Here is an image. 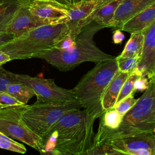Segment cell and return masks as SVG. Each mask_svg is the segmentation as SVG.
Segmentation results:
<instances>
[{
  "label": "cell",
  "mask_w": 155,
  "mask_h": 155,
  "mask_svg": "<svg viewBox=\"0 0 155 155\" xmlns=\"http://www.w3.org/2000/svg\"><path fill=\"white\" fill-rule=\"evenodd\" d=\"M118 70L124 73H131L137 67L140 61L139 58H120L116 57Z\"/></svg>",
  "instance_id": "cell-24"
},
{
  "label": "cell",
  "mask_w": 155,
  "mask_h": 155,
  "mask_svg": "<svg viewBox=\"0 0 155 155\" xmlns=\"http://www.w3.org/2000/svg\"><path fill=\"white\" fill-rule=\"evenodd\" d=\"M104 27L93 21L85 27L74 40L69 50L53 48L36 56L45 60L61 71L71 70L82 62H93L96 64L114 56L101 50L95 44V34Z\"/></svg>",
  "instance_id": "cell-3"
},
{
  "label": "cell",
  "mask_w": 155,
  "mask_h": 155,
  "mask_svg": "<svg viewBox=\"0 0 155 155\" xmlns=\"http://www.w3.org/2000/svg\"><path fill=\"white\" fill-rule=\"evenodd\" d=\"M101 147H102L103 149V155H120L117 150L108 145H104Z\"/></svg>",
  "instance_id": "cell-34"
},
{
  "label": "cell",
  "mask_w": 155,
  "mask_h": 155,
  "mask_svg": "<svg viewBox=\"0 0 155 155\" xmlns=\"http://www.w3.org/2000/svg\"><path fill=\"white\" fill-rule=\"evenodd\" d=\"M103 1V2H104V4H106L107 2H108V1H111V0H102Z\"/></svg>",
  "instance_id": "cell-38"
},
{
  "label": "cell",
  "mask_w": 155,
  "mask_h": 155,
  "mask_svg": "<svg viewBox=\"0 0 155 155\" xmlns=\"http://www.w3.org/2000/svg\"><path fill=\"white\" fill-rule=\"evenodd\" d=\"M123 0H111L101 5L97 10L94 21L105 27H110L114 13Z\"/></svg>",
  "instance_id": "cell-18"
},
{
  "label": "cell",
  "mask_w": 155,
  "mask_h": 155,
  "mask_svg": "<svg viewBox=\"0 0 155 155\" xmlns=\"http://www.w3.org/2000/svg\"><path fill=\"white\" fill-rule=\"evenodd\" d=\"M16 78L35 91L36 103H66L77 100L73 89L58 86L54 79L19 74H16Z\"/></svg>",
  "instance_id": "cell-8"
},
{
  "label": "cell",
  "mask_w": 155,
  "mask_h": 155,
  "mask_svg": "<svg viewBox=\"0 0 155 155\" xmlns=\"http://www.w3.org/2000/svg\"><path fill=\"white\" fill-rule=\"evenodd\" d=\"M6 91L24 105H27L29 100L35 96V91L31 88L20 82L10 84Z\"/></svg>",
  "instance_id": "cell-20"
},
{
  "label": "cell",
  "mask_w": 155,
  "mask_h": 155,
  "mask_svg": "<svg viewBox=\"0 0 155 155\" xmlns=\"http://www.w3.org/2000/svg\"><path fill=\"white\" fill-rule=\"evenodd\" d=\"M68 35L65 23L40 26L27 31L0 47L12 61L36 58L38 55L55 48Z\"/></svg>",
  "instance_id": "cell-4"
},
{
  "label": "cell",
  "mask_w": 155,
  "mask_h": 155,
  "mask_svg": "<svg viewBox=\"0 0 155 155\" xmlns=\"http://www.w3.org/2000/svg\"><path fill=\"white\" fill-rule=\"evenodd\" d=\"M144 36L142 32L132 33L124 49L120 55V58H139L140 59L143 47Z\"/></svg>",
  "instance_id": "cell-19"
},
{
  "label": "cell",
  "mask_w": 155,
  "mask_h": 155,
  "mask_svg": "<svg viewBox=\"0 0 155 155\" xmlns=\"http://www.w3.org/2000/svg\"><path fill=\"white\" fill-rule=\"evenodd\" d=\"M153 133L154 134H155V127L154 128V129H153Z\"/></svg>",
  "instance_id": "cell-39"
},
{
  "label": "cell",
  "mask_w": 155,
  "mask_h": 155,
  "mask_svg": "<svg viewBox=\"0 0 155 155\" xmlns=\"http://www.w3.org/2000/svg\"><path fill=\"white\" fill-rule=\"evenodd\" d=\"M26 105L0 107V131L39 151L42 148V139L35 134L22 119Z\"/></svg>",
  "instance_id": "cell-7"
},
{
  "label": "cell",
  "mask_w": 155,
  "mask_h": 155,
  "mask_svg": "<svg viewBox=\"0 0 155 155\" xmlns=\"http://www.w3.org/2000/svg\"><path fill=\"white\" fill-rule=\"evenodd\" d=\"M154 2L155 0H123L114 13L110 27L120 30L126 22Z\"/></svg>",
  "instance_id": "cell-14"
},
{
  "label": "cell",
  "mask_w": 155,
  "mask_h": 155,
  "mask_svg": "<svg viewBox=\"0 0 155 155\" xmlns=\"http://www.w3.org/2000/svg\"><path fill=\"white\" fill-rule=\"evenodd\" d=\"M119 152V153L120 154V155H130L126 153H124V152H122V151H117Z\"/></svg>",
  "instance_id": "cell-37"
},
{
  "label": "cell",
  "mask_w": 155,
  "mask_h": 155,
  "mask_svg": "<svg viewBox=\"0 0 155 155\" xmlns=\"http://www.w3.org/2000/svg\"><path fill=\"white\" fill-rule=\"evenodd\" d=\"M24 105L6 91H0V107H7Z\"/></svg>",
  "instance_id": "cell-27"
},
{
  "label": "cell",
  "mask_w": 155,
  "mask_h": 155,
  "mask_svg": "<svg viewBox=\"0 0 155 155\" xmlns=\"http://www.w3.org/2000/svg\"><path fill=\"white\" fill-rule=\"evenodd\" d=\"M130 73L122 72L118 70L110 81L102 99V106L104 112L113 108L116 104L121 88Z\"/></svg>",
  "instance_id": "cell-15"
},
{
  "label": "cell",
  "mask_w": 155,
  "mask_h": 155,
  "mask_svg": "<svg viewBox=\"0 0 155 155\" xmlns=\"http://www.w3.org/2000/svg\"><path fill=\"white\" fill-rule=\"evenodd\" d=\"M124 38L125 36H124V35L122 33V30H116L113 32V40L114 44H120L124 39Z\"/></svg>",
  "instance_id": "cell-32"
},
{
  "label": "cell",
  "mask_w": 155,
  "mask_h": 155,
  "mask_svg": "<svg viewBox=\"0 0 155 155\" xmlns=\"http://www.w3.org/2000/svg\"><path fill=\"white\" fill-rule=\"evenodd\" d=\"M103 4L102 0H80L68 5V19L65 24L68 35L73 40L85 27L94 21L97 8Z\"/></svg>",
  "instance_id": "cell-9"
},
{
  "label": "cell",
  "mask_w": 155,
  "mask_h": 155,
  "mask_svg": "<svg viewBox=\"0 0 155 155\" xmlns=\"http://www.w3.org/2000/svg\"><path fill=\"white\" fill-rule=\"evenodd\" d=\"M63 4L67 5H71L73 4H74L75 2L74 0H56Z\"/></svg>",
  "instance_id": "cell-36"
},
{
  "label": "cell",
  "mask_w": 155,
  "mask_h": 155,
  "mask_svg": "<svg viewBox=\"0 0 155 155\" xmlns=\"http://www.w3.org/2000/svg\"><path fill=\"white\" fill-rule=\"evenodd\" d=\"M142 76H143L142 72L140 71L137 67L130 73L128 78L125 81L121 88L116 103L124 99L133 92H136V90H134V83L138 78Z\"/></svg>",
  "instance_id": "cell-22"
},
{
  "label": "cell",
  "mask_w": 155,
  "mask_h": 155,
  "mask_svg": "<svg viewBox=\"0 0 155 155\" xmlns=\"http://www.w3.org/2000/svg\"><path fill=\"white\" fill-rule=\"evenodd\" d=\"M0 148L11 151L20 154H25L27 149L25 146L21 143L13 140V139L7 136L0 131Z\"/></svg>",
  "instance_id": "cell-23"
},
{
  "label": "cell",
  "mask_w": 155,
  "mask_h": 155,
  "mask_svg": "<svg viewBox=\"0 0 155 155\" xmlns=\"http://www.w3.org/2000/svg\"><path fill=\"white\" fill-rule=\"evenodd\" d=\"M142 33L144 36L142 55L137 68L150 81H155V21Z\"/></svg>",
  "instance_id": "cell-12"
},
{
  "label": "cell",
  "mask_w": 155,
  "mask_h": 155,
  "mask_svg": "<svg viewBox=\"0 0 155 155\" xmlns=\"http://www.w3.org/2000/svg\"><path fill=\"white\" fill-rule=\"evenodd\" d=\"M154 21L155 2L126 22L120 30L130 33L142 32Z\"/></svg>",
  "instance_id": "cell-16"
},
{
  "label": "cell",
  "mask_w": 155,
  "mask_h": 155,
  "mask_svg": "<svg viewBox=\"0 0 155 155\" xmlns=\"http://www.w3.org/2000/svg\"><path fill=\"white\" fill-rule=\"evenodd\" d=\"M12 61L8 54L5 52L0 50V66L6 64L7 62Z\"/></svg>",
  "instance_id": "cell-35"
},
{
  "label": "cell",
  "mask_w": 155,
  "mask_h": 155,
  "mask_svg": "<svg viewBox=\"0 0 155 155\" xmlns=\"http://www.w3.org/2000/svg\"><path fill=\"white\" fill-rule=\"evenodd\" d=\"M99 118V127L113 130L120 125L123 116L113 107L106 110Z\"/></svg>",
  "instance_id": "cell-21"
},
{
  "label": "cell",
  "mask_w": 155,
  "mask_h": 155,
  "mask_svg": "<svg viewBox=\"0 0 155 155\" xmlns=\"http://www.w3.org/2000/svg\"><path fill=\"white\" fill-rule=\"evenodd\" d=\"M28 8L32 15L49 24L65 23L68 19V5L56 0H32Z\"/></svg>",
  "instance_id": "cell-11"
},
{
  "label": "cell",
  "mask_w": 155,
  "mask_h": 155,
  "mask_svg": "<svg viewBox=\"0 0 155 155\" xmlns=\"http://www.w3.org/2000/svg\"><path fill=\"white\" fill-rule=\"evenodd\" d=\"M32 0H0V31L5 28L16 13Z\"/></svg>",
  "instance_id": "cell-17"
},
{
  "label": "cell",
  "mask_w": 155,
  "mask_h": 155,
  "mask_svg": "<svg viewBox=\"0 0 155 155\" xmlns=\"http://www.w3.org/2000/svg\"><path fill=\"white\" fill-rule=\"evenodd\" d=\"M29 4L22 6L16 13L5 28V31L13 35L15 38L40 26L49 25L32 15L28 8Z\"/></svg>",
  "instance_id": "cell-13"
},
{
  "label": "cell",
  "mask_w": 155,
  "mask_h": 155,
  "mask_svg": "<svg viewBox=\"0 0 155 155\" xmlns=\"http://www.w3.org/2000/svg\"><path fill=\"white\" fill-rule=\"evenodd\" d=\"M154 127L155 81H150L148 88L123 116L117 128L111 130L98 127L93 138V146L101 147L116 139L153 132Z\"/></svg>",
  "instance_id": "cell-2"
},
{
  "label": "cell",
  "mask_w": 155,
  "mask_h": 155,
  "mask_svg": "<svg viewBox=\"0 0 155 155\" xmlns=\"http://www.w3.org/2000/svg\"><path fill=\"white\" fill-rule=\"evenodd\" d=\"M19 82L16 78V74L8 71L0 66V91H6L12 84Z\"/></svg>",
  "instance_id": "cell-26"
},
{
  "label": "cell",
  "mask_w": 155,
  "mask_h": 155,
  "mask_svg": "<svg viewBox=\"0 0 155 155\" xmlns=\"http://www.w3.org/2000/svg\"><path fill=\"white\" fill-rule=\"evenodd\" d=\"M117 70L116 57L99 62L84 75L73 88L82 107L95 119L104 113L102 106V96Z\"/></svg>",
  "instance_id": "cell-5"
},
{
  "label": "cell",
  "mask_w": 155,
  "mask_h": 155,
  "mask_svg": "<svg viewBox=\"0 0 155 155\" xmlns=\"http://www.w3.org/2000/svg\"><path fill=\"white\" fill-rule=\"evenodd\" d=\"M103 149L102 147L93 146L81 155H103Z\"/></svg>",
  "instance_id": "cell-31"
},
{
  "label": "cell",
  "mask_w": 155,
  "mask_h": 155,
  "mask_svg": "<svg viewBox=\"0 0 155 155\" xmlns=\"http://www.w3.org/2000/svg\"><path fill=\"white\" fill-rule=\"evenodd\" d=\"M40 155H71L68 153H62L54 150H44L42 149L39 151Z\"/></svg>",
  "instance_id": "cell-33"
},
{
  "label": "cell",
  "mask_w": 155,
  "mask_h": 155,
  "mask_svg": "<svg viewBox=\"0 0 155 155\" xmlns=\"http://www.w3.org/2000/svg\"><path fill=\"white\" fill-rule=\"evenodd\" d=\"M135 92H133L124 99L116 103L113 108L116 110L122 116H124L136 104L137 99L134 97Z\"/></svg>",
  "instance_id": "cell-25"
},
{
  "label": "cell",
  "mask_w": 155,
  "mask_h": 155,
  "mask_svg": "<svg viewBox=\"0 0 155 155\" xmlns=\"http://www.w3.org/2000/svg\"><path fill=\"white\" fill-rule=\"evenodd\" d=\"M95 120L85 109L68 112L42 137L41 150L81 155L93 147Z\"/></svg>",
  "instance_id": "cell-1"
},
{
  "label": "cell",
  "mask_w": 155,
  "mask_h": 155,
  "mask_svg": "<svg viewBox=\"0 0 155 155\" xmlns=\"http://www.w3.org/2000/svg\"><path fill=\"white\" fill-rule=\"evenodd\" d=\"M74 44V40H73L69 35H68L65 39L62 40L58 44L56 48L62 49V50H69Z\"/></svg>",
  "instance_id": "cell-29"
},
{
  "label": "cell",
  "mask_w": 155,
  "mask_h": 155,
  "mask_svg": "<svg viewBox=\"0 0 155 155\" xmlns=\"http://www.w3.org/2000/svg\"><path fill=\"white\" fill-rule=\"evenodd\" d=\"M15 38V36L12 34L7 33L6 31H0V47L10 42Z\"/></svg>",
  "instance_id": "cell-30"
},
{
  "label": "cell",
  "mask_w": 155,
  "mask_h": 155,
  "mask_svg": "<svg viewBox=\"0 0 155 155\" xmlns=\"http://www.w3.org/2000/svg\"><path fill=\"white\" fill-rule=\"evenodd\" d=\"M105 145L130 155H155V134L142 133L116 139Z\"/></svg>",
  "instance_id": "cell-10"
},
{
  "label": "cell",
  "mask_w": 155,
  "mask_h": 155,
  "mask_svg": "<svg viewBox=\"0 0 155 155\" xmlns=\"http://www.w3.org/2000/svg\"><path fill=\"white\" fill-rule=\"evenodd\" d=\"M81 108L78 100L66 103L35 102L31 105L27 104L22 114V119L35 134L42 139L65 114Z\"/></svg>",
  "instance_id": "cell-6"
},
{
  "label": "cell",
  "mask_w": 155,
  "mask_h": 155,
  "mask_svg": "<svg viewBox=\"0 0 155 155\" xmlns=\"http://www.w3.org/2000/svg\"><path fill=\"white\" fill-rule=\"evenodd\" d=\"M149 86V80L147 76H142L138 78L134 83V90L136 91H145Z\"/></svg>",
  "instance_id": "cell-28"
}]
</instances>
